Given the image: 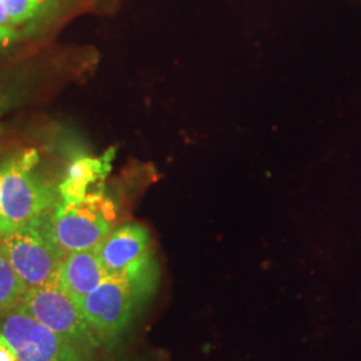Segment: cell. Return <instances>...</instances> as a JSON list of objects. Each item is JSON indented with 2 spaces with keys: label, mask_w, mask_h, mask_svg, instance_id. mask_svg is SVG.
I'll return each mask as SVG.
<instances>
[{
  "label": "cell",
  "mask_w": 361,
  "mask_h": 361,
  "mask_svg": "<svg viewBox=\"0 0 361 361\" xmlns=\"http://www.w3.org/2000/svg\"><path fill=\"white\" fill-rule=\"evenodd\" d=\"M35 149L19 150L0 162V235L4 237L61 202L58 186L38 171Z\"/></svg>",
  "instance_id": "6da1fadb"
},
{
  "label": "cell",
  "mask_w": 361,
  "mask_h": 361,
  "mask_svg": "<svg viewBox=\"0 0 361 361\" xmlns=\"http://www.w3.org/2000/svg\"><path fill=\"white\" fill-rule=\"evenodd\" d=\"M3 241L27 290L56 283L67 253L55 237L52 210L4 235Z\"/></svg>",
  "instance_id": "7a4b0ae2"
},
{
  "label": "cell",
  "mask_w": 361,
  "mask_h": 361,
  "mask_svg": "<svg viewBox=\"0 0 361 361\" xmlns=\"http://www.w3.org/2000/svg\"><path fill=\"white\" fill-rule=\"evenodd\" d=\"M152 295V290L141 285L107 276L78 304V308L106 347L114 344L129 329L138 310Z\"/></svg>",
  "instance_id": "3957f363"
},
{
  "label": "cell",
  "mask_w": 361,
  "mask_h": 361,
  "mask_svg": "<svg viewBox=\"0 0 361 361\" xmlns=\"http://www.w3.org/2000/svg\"><path fill=\"white\" fill-rule=\"evenodd\" d=\"M116 205L106 190L77 204L59 202L52 210L55 237L66 253L97 249L116 229Z\"/></svg>",
  "instance_id": "277c9868"
},
{
  "label": "cell",
  "mask_w": 361,
  "mask_h": 361,
  "mask_svg": "<svg viewBox=\"0 0 361 361\" xmlns=\"http://www.w3.org/2000/svg\"><path fill=\"white\" fill-rule=\"evenodd\" d=\"M97 255L107 276L129 280L154 292L159 271L146 226L138 222L119 225L97 247Z\"/></svg>",
  "instance_id": "5b68a950"
},
{
  "label": "cell",
  "mask_w": 361,
  "mask_h": 361,
  "mask_svg": "<svg viewBox=\"0 0 361 361\" xmlns=\"http://www.w3.org/2000/svg\"><path fill=\"white\" fill-rule=\"evenodd\" d=\"M19 307L71 344L97 356L104 344L85 319L77 302L56 283L30 289Z\"/></svg>",
  "instance_id": "8992f818"
},
{
  "label": "cell",
  "mask_w": 361,
  "mask_h": 361,
  "mask_svg": "<svg viewBox=\"0 0 361 361\" xmlns=\"http://www.w3.org/2000/svg\"><path fill=\"white\" fill-rule=\"evenodd\" d=\"M0 335L18 361H95V356L71 344L39 323L19 305L0 312Z\"/></svg>",
  "instance_id": "52a82bcc"
},
{
  "label": "cell",
  "mask_w": 361,
  "mask_h": 361,
  "mask_svg": "<svg viewBox=\"0 0 361 361\" xmlns=\"http://www.w3.org/2000/svg\"><path fill=\"white\" fill-rule=\"evenodd\" d=\"M116 149L110 147L101 157L78 155L66 170L63 180L58 185L61 201L77 204L89 194L104 189V180L113 168Z\"/></svg>",
  "instance_id": "ba28073f"
},
{
  "label": "cell",
  "mask_w": 361,
  "mask_h": 361,
  "mask_svg": "<svg viewBox=\"0 0 361 361\" xmlns=\"http://www.w3.org/2000/svg\"><path fill=\"white\" fill-rule=\"evenodd\" d=\"M107 277L97 249L67 253L56 285L79 304Z\"/></svg>",
  "instance_id": "9c48e42d"
},
{
  "label": "cell",
  "mask_w": 361,
  "mask_h": 361,
  "mask_svg": "<svg viewBox=\"0 0 361 361\" xmlns=\"http://www.w3.org/2000/svg\"><path fill=\"white\" fill-rule=\"evenodd\" d=\"M26 292L27 288L15 271L3 237L0 235V312L19 305Z\"/></svg>",
  "instance_id": "30bf717a"
},
{
  "label": "cell",
  "mask_w": 361,
  "mask_h": 361,
  "mask_svg": "<svg viewBox=\"0 0 361 361\" xmlns=\"http://www.w3.org/2000/svg\"><path fill=\"white\" fill-rule=\"evenodd\" d=\"M13 28L25 26L40 18L52 0H3Z\"/></svg>",
  "instance_id": "8fae6325"
},
{
  "label": "cell",
  "mask_w": 361,
  "mask_h": 361,
  "mask_svg": "<svg viewBox=\"0 0 361 361\" xmlns=\"http://www.w3.org/2000/svg\"><path fill=\"white\" fill-rule=\"evenodd\" d=\"M18 102L16 91L13 87L0 82V116L8 111L13 104Z\"/></svg>",
  "instance_id": "7c38bea8"
},
{
  "label": "cell",
  "mask_w": 361,
  "mask_h": 361,
  "mask_svg": "<svg viewBox=\"0 0 361 361\" xmlns=\"http://www.w3.org/2000/svg\"><path fill=\"white\" fill-rule=\"evenodd\" d=\"M18 31L15 28L0 26V51L7 49L15 39L18 38Z\"/></svg>",
  "instance_id": "4fadbf2b"
},
{
  "label": "cell",
  "mask_w": 361,
  "mask_h": 361,
  "mask_svg": "<svg viewBox=\"0 0 361 361\" xmlns=\"http://www.w3.org/2000/svg\"><path fill=\"white\" fill-rule=\"evenodd\" d=\"M0 361H18V357L11 345L1 335H0Z\"/></svg>",
  "instance_id": "5bb4252c"
},
{
  "label": "cell",
  "mask_w": 361,
  "mask_h": 361,
  "mask_svg": "<svg viewBox=\"0 0 361 361\" xmlns=\"http://www.w3.org/2000/svg\"><path fill=\"white\" fill-rule=\"evenodd\" d=\"M0 26L7 27V28H13L3 0H0ZM15 30H16V28H15Z\"/></svg>",
  "instance_id": "9a60e30c"
},
{
  "label": "cell",
  "mask_w": 361,
  "mask_h": 361,
  "mask_svg": "<svg viewBox=\"0 0 361 361\" xmlns=\"http://www.w3.org/2000/svg\"><path fill=\"white\" fill-rule=\"evenodd\" d=\"M102 361H150L143 357H133V356H111Z\"/></svg>",
  "instance_id": "2e32d148"
},
{
  "label": "cell",
  "mask_w": 361,
  "mask_h": 361,
  "mask_svg": "<svg viewBox=\"0 0 361 361\" xmlns=\"http://www.w3.org/2000/svg\"><path fill=\"white\" fill-rule=\"evenodd\" d=\"M0 180H1V170H0Z\"/></svg>",
  "instance_id": "e0dca14e"
}]
</instances>
